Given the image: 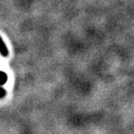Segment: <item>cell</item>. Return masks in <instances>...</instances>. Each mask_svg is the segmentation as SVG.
Here are the masks:
<instances>
[{"mask_svg": "<svg viewBox=\"0 0 134 134\" xmlns=\"http://www.w3.org/2000/svg\"><path fill=\"white\" fill-rule=\"evenodd\" d=\"M0 54L4 57H7L8 55V49L1 36H0Z\"/></svg>", "mask_w": 134, "mask_h": 134, "instance_id": "6da1fadb", "label": "cell"}, {"mask_svg": "<svg viewBox=\"0 0 134 134\" xmlns=\"http://www.w3.org/2000/svg\"><path fill=\"white\" fill-rule=\"evenodd\" d=\"M8 81V75L5 72L0 71V86H3Z\"/></svg>", "mask_w": 134, "mask_h": 134, "instance_id": "7a4b0ae2", "label": "cell"}, {"mask_svg": "<svg viewBox=\"0 0 134 134\" xmlns=\"http://www.w3.org/2000/svg\"><path fill=\"white\" fill-rule=\"evenodd\" d=\"M5 96H6V90L2 86H0V99L4 98Z\"/></svg>", "mask_w": 134, "mask_h": 134, "instance_id": "3957f363", "label": "cell"}]
</instances>
